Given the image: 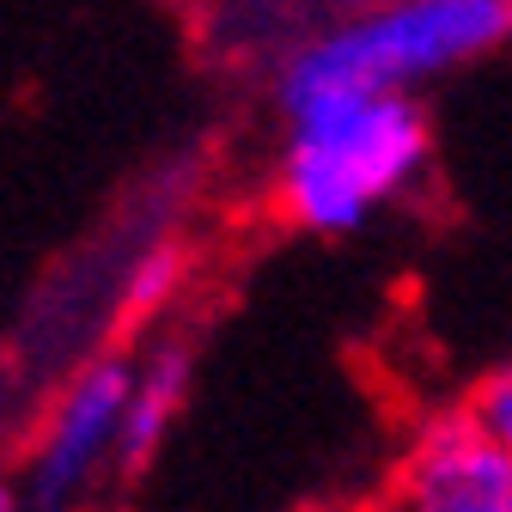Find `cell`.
Wrapping results in <instances>:
<instances>
[{
    "label": "cell",
    "instance_id": "4",
    "mask_svg": "<svg viewBox=\"0 0 512 512\" xmlns=\"http://www.w3.org/2000/svg\"><path fill=\"white\" fill-rule=\"evenodd\" d=\"M403 512H512V445L488 439L464 409L433 415L397 476Z\"/></svg>",
    "mask_w": 512,
    "mask_h": 512
},
{
    "label": "cell",
    "instance_id": "3",
    "mask_svg": "<svg viewBox=\"0 0 512 512\" xmlns=\"http://www.w3.org/2000/svg\"><path fill=\"white\" fill-rule=\"evenodd\" d=\"M122 397H128V354H86L49 391L25 445V476L13 482L25 512H86L98 488L116 482Z\"/></svg>",
    "mask_w": 512,
    "mask_h": 512
},
{
    "label": "cell",
    "instance_id": "7",
    "mask_svg": "<svg viewBox=\"0 0 512 512\" xmlns=\"http://www.w3.org/2000/svg\"><path fill=\"white\" fill-rule=\"evenodd\" d=\"M189 281V250L183 238H147L122 256V269H116V287H110V305L122 324H153V317L183 293Z\"/></svg>",
    "mask_w": 512,
    "mask_h": 512
},
{
    "label": "cell",
    "instance_id": "1",
    "mask_svg": "<svg viewBox=\"0 0 512 512\" xmlns=\"http://www.w3.org/2000/svg\"><path fill=\"white\" fill-rule=\"evenodd\" d=\"M506 37L512 0H366L275 55V104L299 122L354 98H415L488 61Z\"/></svg>",
    "mask_w": 512,
    "mask_h": 512
},
{
    "label": "cell",
    "instance_id": "9",
    "mask_svg": "<svg viewBox=\"0 0 512 512\" xmlns=\"http://www.w3.org/2000/svg\"><path fill=\"white\" fill-rule=\"evenodd\" d=\"M0 512H25V506H19V488H13L7 476H0Z\"/></svg>",
    "mask_w": 512,
    "mask_h": 512
},
{
    "label": "cell",
    "instance_id": "8",
    "mask_svg": "<svg viewBox=\"0 0 512 512\" xmlns=\"http://www.w3.org/2000/svg\"><path fill=\"white\" fill-rule=\"evenodd\" d=\"M488 439H500V445H512V372L506 366H494V372H482L476 378V391L458 403Z\"/></svg>",
    "mask_w": 512,
    "mask_h": 512
},
{
    "label": "cell",
    "instance_id": "5",
    "mask_svg": "<svg viewBox=\"0 0 512 512\" xmlns=\"http://www.w3.org/2000/svg\"><path fill=\"white\" fill-rule=\"evenodd\" d=\"M189 384H196V354L177 336L147 342L141 354H128V397H122V433H116V482H135L159 445L171 439Z\"/></svg>",
    "mask_w": 512,
    "mask_h": 512
},
{
    "label": "cell",
    "instance_id": "6",
    "mask_svg": "<svg viewBox=\"0 0 512 512\" xmlns=\"http://www.w3.org/2000/svg\"><path fill=\"white\" fill-rule=\"evenodd\" d=\"M366 7V0H220V13H226V43L238 49H293L305 31L317 25H330L342 13Z\"/></svg>",
    "mask_w": 512,
    "mask_h": 512
},
{
    "label": "cell",
    "instance_id": "2",
    "mask_svg": "<svg viewBox=\"0 0 512 512\" xmlns=\"http://www.w3.org/2000/svg\"><path fill=\"white\" fill-rule=\"evenodd\" d=\"M433 165V122L421 98H354L287 122L275 159V202L299 232L342 238L397 208Z\"/></svg>",
    "mask_w": 512,
    "mask_h": 512
}]
</instances>
